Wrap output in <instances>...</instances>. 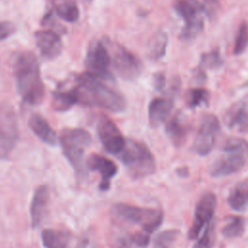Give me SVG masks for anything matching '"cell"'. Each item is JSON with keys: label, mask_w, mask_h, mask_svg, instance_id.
Returning a JSON list of instances; mask_svg holds the SVG:
<instances>
[{"label": "cell", "mask_w": 248, "mask_h": 248, "mask_svg": "<svg viewBox=\"0 0 248 248\" xmlns=\"http://www.w3.org/2000/svg\"><path fill=\"white\" fill-rule=\"evenodd\" d=\"M73 82L78 104L80 106L99 108L116 113L126 109L127 104L123 95L101 81V78L86 72L76 76Z\"/></svg>", "instance_id": "cell-1"}, {"label": "cell", "mask_w": 248, "mask_h": 248, "mask_svg": "<svg viewBox=\"0 0 248 248\" xmlns=\"http://www.w3.org/2000/svg\"><path fill=\"white\" fill-rule=\"evenodd\" d=\"M14 73L21 99L31 106L41 104L45 96V86L36 55L31 51L19 52L15 59Z\"/></svg>", "instance_id": "cell-2"}, {"label": "cell", "mask_w": 248, "mask_h": 248, "mask_svg": "<svg viewBox=\"0 0 248 248\" xmlns=\"http://www.w3.org/2000/svg\"><path fill=\"white\" fill-rule=\"evenodd\" d=\"M223 154L209 169L213 177H224L239 171L248 161V141L242 138L228 139L223 147Z\"/></svg>", "instance_id": "cell-3"}, {"label": "cell", "mask_w": 248, "mask_h": 248, "mask_svg": "<svg viewBox=\"0 0 248 248\" xmlns=\"http://www.w3.org/2000/svg\"><path fill=\"white\" fill-rule=\"evenodd\" d=\"M118 156L131 177L135 179L149 176L155 171V159L149 148L142 142L126 139L125 148Z\"/></svg>", "instance_id": "cell-4"}, {"label": "cell", "mask_w": 248, "mask_h": 248, "mask_svg": "<svg viewBox=\"0 0 248 248\" xmlns=\"http://www.w3.org/2000/svg\"><path fill=\"white\" fill-rule=\"evenodd\" d=\"M64 156L77 173L84 172V153L91 143L90 134L82 128H65L59 136Z\"/></svg>", "instance_id": "cell-5"}, {"label": "cell", "mask_w": 248, "mask_h": 248, "mask_svg": "<svg viewBox=\"0 0 248 248\" xmlns=\"http://www.w3.org/2000/svg\"><path fill=\"white\" fill-rule=\"evenodd\" d=\"M112 210L120 219L140 225L142 231L149 234L161 226L164 219L163 212L160 209L141 207L125 202L115 203Z\"/></svg>", "instance_id": "cell-6"}, {"label": "cell", "mask_w": 248, "mask_h": 248, "mask_svg": "<svg viewBox=\"0 0 248 248\" xmlns=\"http://www.w3.org/2000/svg\"><path fill=\"white\" fill-rule=\"evenodd\" d=\"M173 9L184 21L180 39L190 41L196 38L203 29L202 3L199 0H174Z\"/></svg>", "instance_id": "cell-7"}, {"label": "cell", "mask_w": 248, "mask_h": 248, "mask_svg": "<svg viewBox=\"0 0 248 248\" xmlns=\"http://www.w3.org/2000/svg\"><path fill=\"white\" fill-rule=\"evenodd\" d=\"M111 58V65L116 73L124 79L134 80L142 71L141 61L130 50L119 44L107 42Z\"/></svg>", "instance_id": "cell-8"}, {"label": "cell", "mask_w": 248, "mask_h": 248, "mask_svg": "<svg viewBox=\"0 0 248 248\" xmlns=\"http://www.w3.org/2000/svg\"><path fill=\"white\" fill-rule=\"evenodd\" d=\"M87 73L101 78L111 79V58L106 43L94 40L90 42L84 60Z\"/></svg>", "instance_id": "cell-9"}, {"label": "cell", "mask_w": 248, "mask_h": 248, "mask_svg": "<svg viewBox=\"0 0 248 248\" xmlns=\"http://www.w3.org/2000/svg\"><path fill=\"white\" fill-rule=\"evenodd\" d=\"M18 140V123L16 111L9 105H0V159H6Z\"/></svg>", "instance_id": "cell-10"}, {"label": "cell", "mask_w": 248, "mask_h": 248, "mask_svg": "<svg viewBox=\"0 0 248 248\" xmlns=\"http://www.w3.org/2000/svg\"><path fill=\"white\" fill-rule=\"evenodd\" d=\"M220 132V122L213 113L204 114L201 120L200 128L194 142L195 151L201 155L205 156L209 154L216 141V137Z\"/></svg>", "instance_id": "cell-11"}, {"label": "cell", "mask_w": 248, "mask_h": 248, "mask_svg": "<svg viewBox=\"0 0 248 248\" xmlns=\"http://www.w3.org/2000/svg\"><path fill=\"white\" fill-rule=\"evenodd\" d=\"M216 197L213 193L204 194L196 205L194 219L188 231V238L194 240L200 236L202 231L213 220L216 208Z\"/></svg>", "instance_id": "cell-12"}, {"label": "cell", "mask_w": 248, "mask_h": 248, "mask_svg": "<svg viewBox=\"0 0 248 248\" xmlns=\"http://www.w3.org/2000/svg\"><path fill=\"white\" fill-rule=\"evenodd\" d=\"M97 134L104 148L110 154L119 155L125 148L126 139L117 126L107 116H101L97 123Z\"/></svg>", "instance_id": "cell-13"}, {"label": "cell", "mask_w": 248, "mask_h": 248, "mask_svg": "<svg viewBox=\"0 0 248 248\" xmlns=\"http://www.w3.org/2000/svg\"><path fill=\"white\" fill-rule=\"evenodd\" d=\"M86 166L90 170L98 171L101 175L99 183L101 191H107L109 188L111 179L118 171V168L113 161L100 154H91L87 159Z\"/></svg>", "instance_id": "cell-14"}, {"label": "cell", "mask_w": 248, "mask_h": 248, "mask_svg": "<svg viewBox=\"0 0 248 248\" xmlns=\"http://www.w3.org/2000/svg\"><path fill=\"white\" fill-rule=\"evenodd\" d=\"M34 38L41 54L46 59L58 57L63 49L60 35L53 30H39L34 33Z\"/></svg>", "instance_id": "cell-15"}, {"label": "cell", "mask_w": 248, "mask_h": 248, "mask_svg": "<svg viewBox=\"0 0 248 248\" xmlns=\"http://www.w3.org/2000/svg\"><path fill=\"white\" fill-rule=\"evenodd\" d=\"M224 122L230 129L237 128L241 133L248 131V99L233 103L224 114Z\"/></svg>", "instance_id": "cell-16"}, {"label": "cell", "mask_w": 248, "mask_h": 248, "mask_svg": "<svg viewBox=\"0 0 248 248\" xmlns=\"http://www.w3.org/2000/svg\"><path fill=\"white\" fill-rule=\"evenodd\" d=\"M49 200V191L46 185H40L34 191L30 204V219L32 228H38L43 221Z\"/></svg>", "instance_id": "cell-17"}, {"label": "cell", "mask_w": 248, "mask_h": 248, "mask_svg": "<svg viewBox=\"0 0 248 248\" xmlns=\"http://www.w3.org/2000/svg\"><path fill=\"white\" fill-rule=\"evenodd\" d=\"M173 108V100L170 97L154 98L148 106V122L152 128L163 124Z\"/></svg>", "instance_id": "cell-18"}, {"label": "cell", "mask_w": 248, "mask_h": 248, "mask_svg": "<svg viewBox=\"0 0 248 248\" xmlns=\"http://www.w3.org/2000/svg\"><path fill=\"white\" fill-rule=\"evenodd\" d=\"M28 125L31 131L45 143L54 146L59 141L56 132L44 116L37 113L32 114L28 120Z\"/></svg>", "instance_id": "cell-19"}, {"label": "cell", "mask_w": 248, "mask_h": 248, "mask_svg": "<svg viewBox=\"0 0 248 248\" xmlns=\"http://www.w3.org/2000/svg\"><path fill=\"white\" fill-rule=\"evenodd\" d=\"M76 104H78V95L74 84L69 86L61 83L52 93V107L57 111L68 110Z\"/></svg>", "instance_id": "cell-20"}, {"label": "cell", "mask_w": 248, "mask_h": 248, "mask_svg": "<svg viewBox=\"0 0 248 248\" xmlns=\"http://www.w3.org/2000/svg\"><path fill=\"white\" fill-rule=\"evenodd\" d=\"M166 134L171 143L180 147L184 144L188 135V127L183 120L181 114L178 112L174 114L166 124Z\"/></svg>", "instance_id": "cell-21"}, {"label": "cell", "mask_w": 248, "mask_h": 248, "mask_svg": "<svg viewBox=\"0 0 248 248\" xmlns=\"http://www.w3.org/2000/svg\"><path fill=\"white\" fill-rule=\"evenodd\" d=\"M45 248H70V232L57 229H45L41 233Z\"/></svg>", "instance_id": "cell-22"}, {"label": "cell", "mask_w": 248, "mask_h": 248, "mask_svg": "<svg viewBox=\"0 0 248 248\" xmlns=\"http://www.w3.org/2000/svg\"><path fill=\"white\" fill-rule=\"evenodd\" d=\"M229 206L234 211H244L248 207V181L236 183L227 199Z\"/></svg>", "instance_id": "cell-23"}, {"label": "cell", "mask_w": 248, "mask_h": 248, "mask_svg": "<svg viewBox=\"0 0 248 248\" xmlns=\"http://www.w3.org/2000/svg\"><path fill=\"white\" fill-rule=\"evenodd\" d=\"M168 46V35L166 32L157 31L150 39L148 45V55L152 60H160L166 54Z\"/></svg>", "instance_id": "cell-24"}, {"label": "cell", "mask_w": 248, "mask_h": 248, "mask_svg": "<svg viewBox=\"0 0 248 248\" xmlns=\"http://www.w3.org/2000/svg\"><path fill=\"white\" fill-rule=\"evenodd\" d=\"M54 11L60 18L68 22H75L79 17L78 7L73 0H61L57 2L54 5Z\"/></svg>", "instance_id": "cell-25"}, {"label": "cell", "mask_w": 248, "mask_h": 248, "mask_svg": "<svg viewBox=\"0 0 248 248\" xmlns=\"http://www.w3.org/2000/svg\"><path fill=\"white\" fill-rule=\"evenodd\" d=\"M246 220L241 216H230L226 224L221 229L222 234L227 238H235L243 234L245 231Z\"/></svg>", "instance_id": "cell-26"}, {"label": "cell", "mask_w": 248, "mask_h": 248, "mask_svg": "<svg viewBox=\"0 0 248 248\" xmlns=\"http://www.w3.org/2000/svg\"><path fill=\"white\" fill-rule=\"evenodd\" d=\"M209 101V92L204 88H193L187 93L186 103L189 108H196L202 105H207Z\"/></svg>", "instance_id": "cell-27"}, {"label": "cell", "mask_w": 248, "mask_h": 248, "mask_svg": "<svg viewBox=\"0 0 248 248\" xmlns=\"http://www.w3.org/2000/svg\"><path fill=\"white\" fill-rule=\"evenodd\" d=\"M179 234V231L175 229L165 230L159 232L153 241L154 248H172Z\"/></svg>", "instance_id": "cell-28"}, {"label": "cell", "mask_w": 248, "mask_h": 248, "mask_svg": "<svg viewBox=\"0 0 248 248\" xmlns=\"http://www.w3.org/2000/svg\"><path fill=\"white\" fill-rule=\"evenodd\" d=\"M215 242V224L212 220L198 237L193 248H212Z\"/></svg>", "instance_id": "cell-29"}, {"label": "cell", "mask_w": 248, "mask_h": 248, "mask_svg": "<svg viewBox=\"0 0 248 248\" xmlns=\"http://www.w3.org/2000/svg\"><path fill=\"white\" fill-rule=\"evenodd\" d=\"M248 46V23L243 21L240 23L235 38H234V44H233V54L239 55L246 49Z\"/></svg>", "instance_id": "cell-30"}, {"label": "cell", "mask_w": 248, "mask_h": 248, "mask_svg": "<svg viewBox=\"0 0 248 248\" xmlns=\"http://www.w3.org/2000/svg\"><path fill=\"white\" fill-rule=\"evenodd\" d=\"M224 63V60L218 49H213L208 52H204L201 55V61L199 67L201 69H217Z\"/></svg>", "instance_id": "cell-31"}, {"label": "cell", "mask_w": 248, "mask_h": 248, "mask_svg": "<svg viewBox=\"0 0 248 248\" xmlns=\"http://www.w3.org/2000/svg\"><path fill=\"white\" fill-rule=\"evenodd\" d=\"M203 14L210 19L214 20L221 11V5L218 0H202V3Z\"/></svg>", "instance_id": "cell-32"}, {"label": "cell", "mask_w": 248, "mask_h": 248, "mask_svg": "<svg viewBox=\"0 0 248 248\" xmlns=\"http://www.w3.org/2000/svg\"><path fill=\"white\" fill-rule=\"evenodd\" d=\"M132 243L136 244L139 247H146L150 242V234L145 232H138L130 235Z\"/></svg>", "instance_id": "cell-33"}, {"label": "cell", "mask_w": 248, "mask_h": 248, "mask_svg": "<svg viewBox=\"0 0 248 248\" xmlns=\"http://www.w3.org/2000/svg\"><path fill=\"white\" fill-rule=\"evenodd\" d=\"M16 31V27L11 22L2 21L0 22V41L7 39Z\"/></svg>", "instance_id": "cell-34"}, {"label": "cell", "mask_w": 248, "mask_h": 248, "mask_svg": "<svg viewBox=\"0 0 248 248\" xmlns=\"http://www.w3.org/2000/svg\"><path fill=\"white\" fill-rule=\"evenodd\" d=\"M153 84L156 90L163 91L167 84V79L165 75L163 73H156L153 77Z\"/></svg>", "instance_id": "cell-35"}, {"label": "cell", "mask_w": 248, "mask_h": 248, "mask_svg": "<svg viewBox=\"0 0 248 248\" xmlns=\"http://www.w3.org/2000/svg\"><path fill=\"white\" fill-rule=\"evenodd\" d=\"M92 247H93V244L88 234H83L82 236H80L78 244V248H92Z\"/></svg>", "instance_id": "cell-36"}, {"label": "cell", "mask_w": 248, "mask_h": 248, "mask_svg": "<svg viewBox=\"0 0 248 248\" xmlns=\"http://www.w3.org/2000/svg\"><path fill=\"white\" fill-rule=\"evenodd\" d=\"M177 173L181 176H186L187 174V169L186 168H182V169H178L177 170Z\"/></svg>", "instance_id": "cell-37"}]
</instances>
